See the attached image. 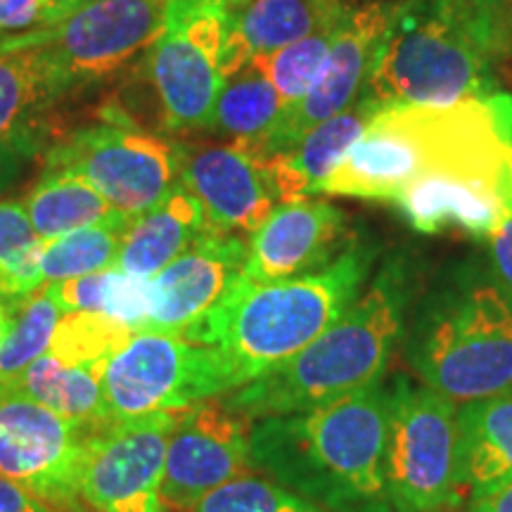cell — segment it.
<instances>
[{
	"label": "cell",
	"mask_w": 512,
	"mask_h": 512,
	"mask_svg": "<svg viewBox=\"0 0 512 512\" xmlns=\"http://www.w3.org/2000/svg\"><path fill=\"white\" fill-rule=\"evenodd\" d=\"M238 387L219 349L164 332H133L102 377L107 422L185 411Z\"/></svg>",
	"instance_id": "30bf717a"
},
{
	"label": "cell",
	"mask_w": 512,
	"mask_h": 512,
	"mask_svg": "<svg viewBox=\"0 0 512 512\" xmlns=\"http://www.w3.org/2000/svg\"><path fill=\"white\" fill-rule=\"evenodd\" d=\"M316 505L294 496L273 479L240 475L202 498L190 512H311Z\"/></svg>",
	"instance_id": "d6a6232c"
},
{
	"label": "cell",
	"mask_w": 512,
	"mask_h": 512,
	"mask_svg": "<svg viewBox=\"0 0 512 512\" xmlns=\"http://www.w3.org/2000/svg\"><path fill=\"white\" fill-rule=\"evenodd\" d=\"M311 512H323V510H311Z\"/></svg>",
	"instance_id": "b9f144b4"
},
{
	"label": "cell",
	"mask_w": 512,
	"mask_h": 512,
	"mask_svg": "<svg viewBox=\"0 0 512 512\" xmlns=\"http://www.w3.org/2000/svg\"><path fill=\"white\" fill-rule=\"evenodd\" d=\"M95 427L0 384V477L50 510L88 512L81 470Z\"/></svg>",
	"instance_id": "7c38bea8"
},
{
	"label": "cell",
	"mask_w": 512,
	"mask_h": 512,
	"mask_svg": "<svg viewBox=\"0 0 512 512\" xmlns=\"http://www.w3.org/2000/svg\"><path fill=\"white\" fill-rule=\"evenodd\" d=\"M102 121L83 126L46 152V171L81 176L119 214H145L169 195L181 176V143L143 131L117 105Z\"/></svg>",
	"instance_id": "9c48e42d"
},
{
	"label": "cell",
	"mask_w": 512,
	"mask_h": 512,
	"mask_svg": "<svg viewBox=\"0 0 512 512\" xmlns=\"http://www.w3.org/2000/svg\"><path fill=\"white\" fill-rule=\"evenodd\" d=\"M467 3H472L491 22H496L512 41V0H467Z\"/></svg>",
	"instance_id": "f35d334b"
},
{
	"label": "cell",
	"mask_w": 512,
	"mask_h": 512,
	"mask_svg": "<svg viewBox=\"0 0 512 512\" xmlns=\"http://www.w3.org/2000/svg\"><path fill=\"white\" fill-rule=\"evenodd\" d=\"M510 38L467 0H394L366 88L387 105L494 95L491 62Z\"/></svg>",
	"instance_id": "8992f818"
},
{
	"label": "cell",
	"mask_w": 512,
	"mask_h": 512,
	"mask_svg": "<svg viewBox=\"0 0 512 512\" xmlns=\"http://www.w3.org/2000/svg\"><path fill=\"white\" fill-rule=\"evenodd\" d=\"M467 512H512V484L479 498H470Z\"/></svg>",
	"instance_id": "ab89813d"
},
{
	"label": "cell",
	"mask_w": 512,
	"mask_h": 512,
	"mask_svg": "<svg viewBox=\"0 0 512 512\" xmlns=\"http://www.w3.org/2000/svg\"><path fill=\"white\" fill-rule=\"evenodd\" d=\"M285 112V100L275 91L259 57L223 79L214 107L202 131L233 143H256L273 131Z\"/></svg>",
	"instance_id": "484cf974"
},
{
	"label": "cell",
	"mask_w": 512,
	"mask_h": 512,
	"mask_svg": "<svg viewBox=\"0 0 512 512\" xmlns=\"http://www.w3.org/2000/svg\"><path fill=\"white\" fill-rule=\"evenodd\" d=\"M344 15H347V12H344ZM342 17L332 19L325 27L316 29L309 36L299 38V41L290 43V46L275 50L271 55L259 57L261 67H264V72L268 74V79H271L275 91H278L280 98L285 100V107L302 100L313 88V83H316L320 76V69H323L325 60H328V53L332 48V41H335L337 36L339 24H342Z\"/></svg>",
	"instance_id": "4dcf8cb0"
},
{
	"label": "cell",
	"mask_w": 512,
	"mask_h": 512,
	"mask_svg": "<svg viewBox=\"0 0 512 512\" xmlns=\"http://www.w3.org/2000/svg\"><path fill=\"white\" fill-rule=\"evenodd\" d=\"M389 387L380 382L311 411L256 420L249 458L325 512H392L384 484Z\"/></svg>",
	"instance_id": "7a4b0ae2"
},
{
	"label": "cell",
	"mask_w": 512,
	"mask_h": 512,
	"mask_svg": "<svg viewBox=\"0 0 512 512\" xmlns=\"http://www.w3.org/2000/svg\"><path fill=\"white\" fill-rule=\"evenodd\" d=\"M105 368V363L72 361L46 351L3 384H10L17 392H24L67 418L86 425H102L107 422L102 396Z\"/></svg>",
	"instance_id": "d4e9b609"
},
{
	"label": "cell",
	"mask_w": 512,
	"mask_h": 512,
	"mask_svg": "<svg viewBox=\"0 0 512 512\" xmlns=\"http://www.w3.org/2000/svg\"><path fill=\"white\" fill-rule=\"evenodd\" d=\"M86 0H0V29H24L60 22Z\"/></svg>",
	"instance_id": "d590c367"
},
{
	"label": "cell",
	"mask_w": 512,
	"mask_h": 512,
	"mask_svg": "<svg viewBox=\"0 0 512 512\" xmlns=\"http://www.w3.org/2000/svg\"><path fill=\"white\" fill-rule=\"evenodd\" d=\"M394 0H361L351 3L342 17L335 41L320 76L302 100L285 107L283 117L268 136L256 143H233L256 159L290 152L311 128L328 121L354 102L366 88L368 76L389 24Z\"/></svg>",
	"instance_id": "5bb4252c"
},
{
	"label": "cell",
	"mask_w": 512,
	"mask_h": 512,
	"mask_svg": "<svg viewBox=\"0 0 512 512\" xmlns=\"http://www.w3.org/2000/svg\"><path fill=\"white\" fill-rule=\"evenodd\" d=\"M510 394H512V389H510Z\"/></svg>",
	"instance_id": "7bdbcfd3"
},
{
	"label": "cell",
	"mask_w": 512,
	"mask_h": 512,
	"mask_svg": "<svg viewBox=\"0 0 512 512\" xmlns=\"http://www.w3.org/2000/svg\"><path fill=\"white\" fill-rule=\"evenodd\" d=\"M152 313V280L110 268L105 292V316L119 320L133 332H143Z\"/></svg>",
	"instance_id": "836d02e7"
},
{
	"label": "cell",
	"mask_w": 512,
	"mask_h": 512,
	"mask_svg": "<svg viewBox=\"0 0 512 512\" xmlns=\"http://www.w3.org/2000/svg\"><path fill=\"white\" fill-rule=\"evenodd\" d=\"M107 280H110V268L100 273L81 275V278L62 280V283H53L46 287L50 297L55 299V304L60 306L62 316L64 313H74V311L105 313Z\"/></svg>",
	"instance_id": "e575fe53"
},
{
	"label": "cell",
	"mask_w": 512,
	"mask_h": 512,
	"mask_svg": "<svg viewBox=\"0 0 512 512\" xmlns=\"http://www.w3.org/2000/svg\"><path fill=\"white\" fill-rule=\"evenodd\" d=\"M181 411L102 422L81 470V498L93 512H169L162 477L169 437Z\"/></svg>",
	"instance_id": "4fadbf2b"
},
{
	"label": "cell",
	"mask_w": 512,
	"mask_h": 512,
	"mask_svg": "<svg viewBox=\"0 0 512 512\" xmlns=\"http://www.w3.org/2000/svg\"><path fill=\"white\" fill-rule=\"evenodd\" d=\"M43 249L24 202H0V299L17 302L41 290Z\"/></svg>",
	"instance_id": "f1b7e54d"
},
{
	"label": "cell",
	"mask_w": 512,
	"mask_h": 512,
	"mask_svg": "<svg viewBox=\"0 0 512 512\" xmlns=\"http://www.w3.org/2000/svg\"><path fill=\"white\" fill-rule=\"evenodd\" d=\"M347 8L349 0H226V79L254 57L271 55L325 27Z\"/></svg>",
	"instance_id": "44dd1931"
},
{
	"label": "cell",
	"mask_w": 512,
	"mask_h": 512,
	"mask_svg": "<svg viewBox=\"0 0 512 512\" xmlns=\"http://www.w3.org/2000/svg\"><path fill=\"white\" fill-rule=\"evenodd\" d=\"M384 484L392 512H451L465 494L456 406L406 375L389 387Z\"/></svg>",
	"instance_id": "ba28073f"
},
{
	"label": "cell",
	"mask_w": 512,
	"mask_h": 512,
	"mask_svg": "<svg viewBox=\"0 0 512 512\" xmlns=\"http://www.w3.org/2000/svg\"><path fill=\"white\" fill-rule=\"evenodd\" d=\"M406 358L422 384L453 403L512 389V299L484 261L453 266L406 332Z\"/></svg>",
	"instance_id": "5b68a950"
},
{
	"label": "cell",
	"mask_w": 512,
	"mask_h": 512,
	"mask_svg": "<svg viewBox=\"0 0 512 512\" xmlns=\"http://www.w3.org/2000/svg\"><path fill=\"white\" fill-rule=\"evenodd\" d=\"M178 183L200 200L216 233H256L280 204L266 164L233 143H181Z\"/></svg>",
	"instance_id": "e0dca14e"
},
{
	"label": "cell",
	"mask_w": 512,
	"mask_h": 512,
	"mask_svg": "<svg viewBox=\"0 0 512 512\" xmlns=\"http://www.w3.org/2000/svg\"><path fill=\"white\" fill-rule=\"evenodd\" d=\"M489 256L491 271L512 299V214L505 216L494 233L489 235Z\"/></svg>",
	"instance_id": "8d00e7d4"
},
{
	"label": "cell",
	"mask_w": 512,
	"mask_h": 512,
	"mask_svg": "<svg viewBox=\"0 0 512 512\" xmlns=\"http://www.w3.org/2000/svg\"><path fill=\"white\" fill-rule=\"evenodd\" d=\"M382 107L380 100L361 93L347 110L311 128L290 152L261 159L273 178L280 204L318 195L320 183L337 169Z\"/></svg>",
	"instance_id": "7402d4cb"
},
{
	"label": "cell",
	"mask_w": 512,
	"mask_h": 512,
	"mask_svg": "<svg viewBox=\"0 0 512 512\" xmlns=\"http://www.w3.org/2000/svg\"><path fill=\"white\" fill-rule=\"evenodd\" d=\"M169 0H86L60 22L0 38V53L36 50L60 98L110 81L152 48Z\"/></svg>",
	"instance_id": "52a82bcc"
},
{
	"label": "cell",
	"mask_w": 512,
	"mask_h": 512,
	"mask_svg": "<svg viewBox=\"0 0 512 512\" xmlns=\"http://www.w3.org/2000/svg\"><path fill=\"white\" fill-rule=\"evenodd\" d=\"M46 62L36 50L0 53V192L38 155L60 102Z\"/></svg>",
	"instance_id": "d6986e66"
},
{
	"label": "cell",
	"mask_w": 512,
	"mask_h": 512,
	"mask_svg": "<svg viewBox=\"0 0 512 512\" xmlns=\"http://www.w3.org/2000/svg\"><path fill=\"white\" fill-rule=\"evenodd\" d=\"M133 337V330L105 313H64L48 351L83 363H110V358Z\"/></svg>",
	"instance_id": "1f68e13d"
},
{
	"label": "cell",
	"mask_w": 512,
	"mask_h": 512,
	"mask_svg": "<svg viewBox=\"0 0 512 512\" xmlns=\"http://www.w3.org/2000/svg\"><path fill=\"white\" fill-rule=\"evenodd\" d=\"M351 238H347V214L330 202H283L252 233L245 278L275 283L320 271L344 252Z\"/></svg>",
	"instance_id": "ac0fdd59"
},
{
	"label": "cell",
	"mask_w": 512,
	"mask_h": 512,
	"mask_svg": "<svg viewBox=\"0 0 512 512\" xmlns=\"http://www.w3.org/2000/svg\"><path fill=\"white\" fill-rule=\"evenodd\" d=\"M252 420L230 411L226 401L209 399L185 408L169 437L162 477L166 510L190 512L204 496L245 475Z\"/></svg>",
	"instance_id": "9a60e30c"
},
{
	"label": "cell",
	"mask_w": 512,
	"mask_h": 512,
	"mask_svg": "<svg viewBox=\"0 0 512 512\" xmlns=\"http://www.w3.org/2000/svg\"><path fill=\"white\" fill-rule=\"evenodd\" d=\"M375 259L373 242L354 235L320 271L275 283H252L242 275L226 299L183 339L219 349L242 387L323 335L356 302Z\"/></svg>",
	"instance_id": "277c9868"
},
{
	"label": "cell",
	"mask_w": 512,
	"mask_h": 512,
	"mask_svg": "<svg viewBox=\"0 0 512 512\" xmlns=\"http://www.w3.org/2000/svg\"><path fill=\"white\" fill-rule=\"evenodd\" d=\"M24 209L43 242L119 216L91 183L69 171H43L36 188L24 197Z\"/></svg>",
	"instance_id": "4316f807"
},
{
	"label": "cell",
	"mask_w": 512,
	"mask_h": 512,
	"mask_svg": "<svg viewBox=\"0 0 512 512\" xmlns=\"http://www.w3.org/2000/svg\"><path fill=\"white\" fill-rule=\"evenodd\" d=\"M458 430L465 494L479 498L512 484V394L465 403Z\"/></svg>",
	"instance_id": "cb8c5ba5"
},
{
	"label": "cell",
	"mask_w": 512,
	"mask_h": 512,
	"mask_svg": "<svg viewBox=\"0 0 512 512\" xmlns=\"http://www.w3.org/2000/svg\"><path fill=\"white\" fill-rule=\"evenodd\" d=\"M10 304L12 325L8 337L0 344V384L46 354L62 318L60 306L50 297L48 287Z\"/></svg>",
	"instance_id": "f546056e"
},
{
	"label": "cell",
	"mask_w": 512,
	"mask_h": 512,
	"mask_svg": "<svg viewBox=\"0 0 512 512\" xmlns=\"http://www.w3.org/2000/svg\"><path fill=\"white\" fill-rule=\"evenodd\" d=\"M226 0H169L147 69L169 133L202 131L226 79Z\"/></svg>",
	"instance_id": "8fae6325"
},
{
	"label": "cell",
	"mask_w": 512,
	"mask_h": 512,
	"mask_svg": "<svg viewBox=\"0 0 512 512\" xmlns=\"http://www.w3.org/2000/svg\"><path fill=\"white\" fill-rule=\"evenodd\" d=\"M472 178L512 190V98L387 105L318 192L394 204L420 178Z\"/></svg>",
	"instance_id": "6da1fadb"
},
{
	"label": "cell",
	"mask_w": 512,
	"mask_h": 512,
	"mask_svg": "<svg viewBox=\"0 0 512 512\" xmlns=\"http://www.w3.org/2000/svg\"><path fill=\"white\" fill-rule=\"evenodd\" d=\"M131 223V216L119 214L117 219L95 223L46 242L41 259L43 287L112 268Z\"/></svg>",
	"instance_id": "83f0119b"
},
{
	"label": "cell",
	"mask_w": 512,
	"mask_h": 512,
	"mask_svg": "<svg viewBox=\"0 0 512 512\" xmlns=\"http://www.w3.org/2000/svg\"><path fill=\"white\" fill-rule=\"evenodd\" d=\"M207 233H211L207 211L178 183L162 202L133 219L112 268L152 280Z\"/></svg>",
	"instance_id": "603a6c76"
},
{
	"label": "cell",
	"mask_w": 512,
	"mask_h": 512,
	"mask_svg": "<svg viewBox=\"0 0 512 512\" xmlns=\"http://www.w3.org/2000/svg\"><path fill=\"white\" fill-rule=\"evenodd\" d=\"M0 512H53L22 486L0 477Z\"/></svg>",
	"instance_id": "74e56055"
},
{
	"label": "cell",
	"mask_w": 512,
	"mask_h": 512,
	"mask_svg": "<svg viewBox=\"0 0 512 512\" xmlns=\"http://www.w3.org/2000/svg\"><path fill=\"white\" fill-rule=\"evenodd\" d=\"M249 242L238 233L195 240L152 278V313L143 332L185 337L219 306L245 275Z\"/></svg>",
	"instance_id": "2e32d148"
},
{
	"label": "cell",
	"mask_w": 512,
	"mask_h": 512,
	"mask_svg": "<svg viewBox=\"0 0 512 512\" xmlns=\"http://www.w3.org/2000/svg\"><path fill=\"white\" fill-rule=\"evenodd\" d=\"M10 325H12V304L5 302V299H0V344H3V339L8 337Z\"/></svg>",
	"instance_id": "60d3db41"
},
{
	"label": "cell",
	"mask_w": 512,
	"mask_h": 512,
	"mask_svg": "<svg viewBox=\"0 0 512 512\" xmlns=\"http://www.w3.org/2000/svg\"><path fill=\"white\" fill-rule=\"evenodd\" d=\"M394 207L420 233L463 230L475 238H489L512 214V190L472 178H420L401 192Z\"/></svg>",
	"instance_id": "ffe728a7"
},
{
	"label": "cell",
	"mask_w": 512,
	"mask_h": 512,
	"mask_svg": "<svg viewBox=\"0 0 512 512\" xmlns=\"http://www.w3.org/2000/svg\"><path fill=\"white\" fill-rule=\"evenodd\" d=\"M418 292V268L406 254L384 261L366 292L309 347L226 394V406L247 420L311 411L380 382Z\"/></svg>",
	"instance_id": "3957f363"
}]
</instances>
